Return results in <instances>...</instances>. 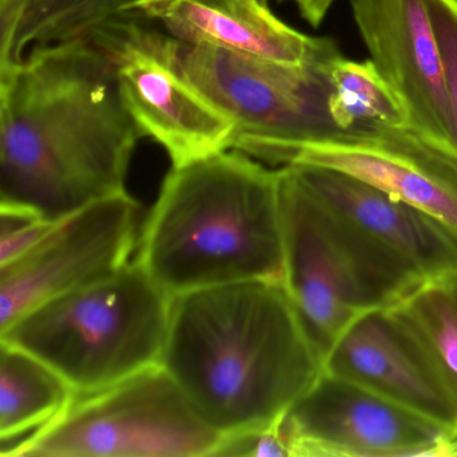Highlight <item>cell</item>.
Returning <instances> with one entry per match:
<instances>
[{
    "label": "cell",
    "instance_id": "cell-22",
    "mask_svg": "<svg viewBox=\"0 0 457 457\" xmlns=\"http://www.w3.org/2000/svg\"><path fill=\"white\" fill-rule=\"evenodd\" d=\"M57 221L34 219L7 234L0 235V267L17 261L33 250L54 228Z\"/></svg>",
    "mask_w": 457,
    "mask_h": 457
},
{
    "label": "cell",
    "instance_id": "cell-19",
    "mask_svg": "<svg viewBox=\"0 0 457 457\" xmlns=\"http://www.w3.org/2000/svg\"><path fill=\"white\" fill-rule=\"evenodd\" d=\"M457 403V291L433 283L389 307Z\"/></svg>",
    "mask_w": 457,
    "mask_h": 457
},
{
    "label": "cell",
    "instance_id": "cell-20",
    "mask_svg": "<svg viewBox=\"0 0 457 457\" xmlns=\"http://www.w3.org/2000/svg\"><path fill=\"white\" fill-rule=\"evenodd\" d=\"M443 62L444 85L457 152V0H425Z\"/></svg>",
    "mask_w": 457,
    "mask_h": 457
},
{
    "label": "cell",
    "instance_id": "cell-4",
    "mask_svg": "<svg viewBox=\"0 0 457 457\" xmlns=\"http://www.w3.org/2000/svg\"><path fill=\"white\" fill-rule=\"evenodd\" d=\"M172 296L137 259L62 294L0 330V341L36 355L77 395L113 386L162 365Z\"/></svg>",
    "mask_w": 457,
    "mask_h": 457
},
{
    "label": "cell",
    "instance_id": "cell-3",
    "mask_svg": "<svg viewBox=\"0 0 457 457\" xmlns=\"http://www.w3.org/2000/svg\"><path fill=\"white\" fill-rule=\"evenodd\" d=\"M136 259L170 296L245 280L283 282L279 170L237 149L173 167L141 228Z\"/></svg>",
    "mask_w": 457,
    "mask_h": 457
},
{
    "label": "cell",
    "instance_id": "cell-16",
    "mask_svg": "<svg viewBox=\"0 0 457 457\" xmlns=\"http://www.w3.org/2000/svg\"><path fill=\"white\" fill-rule=\"evenodd\" d=\"M136 0H0V69L37 46L87 37Z\"/></svg>",
    "mask_w": 457,
    "mask_h": 457
},
{
    "label": "cell",
    "instance_id": "cell-8",
    "mask_svg": "<svg viewBox=\"0 0 457 457\" xmlns=\"http://www.w3.org/2000/svg\"><path fill=\"white\" fill-rule=\"evenodd\" d=\"M87 36L111 58L122 100L138 129L165 149L173 167L232 148L234 120L154 49L141 18L122 12Z\"/></svg>",
    "mask_w": 457,
    "mask_h": 457
},
{
    "label": "cell",
    "instance_id": "cell-2",
    "mask_svg": "<svg viewBox=\"0 0 457 457\" xmlns=\"http://www.w3.org/2000/svg\"><path fill=\"white\" fill-rule=\"evenodd\" d=\"M162 366L223 436L283 421L325 373V360L279 280L172 296Z\"/></svg>",
    "mask_w": 457,
    "mask_h": 457
},
{
    "label": "cell",
    "instance_id": "cell-26",
    "mask_svg": "<svg viewBox=\"0 0 457 457\" xmlns=\"http://www.w3.org/2000/svg\"><path fill=\"white\" fill-rule=\"evenodd\" d=\"M453 285H454V288H456V291H457V282L453 283Z\"/></svg>",
    "mask_w": 457,
    "mask_h": 457
},
{
    "label": "cell",
    "instance_id": "cell-10",
    "mask_svg": "<svg viewBox=\"0 0 457 457\" xmlns=\"http://www.w3.org/2000/svg\"><path fill=\"white\" fill-rule=\"evenodd\" d=\"M291 457H432L448 428L323 373L286 414Z\"/></svg>",
    "mask_w": 457,
    "mask_h": 457
},
{
    "label": "cell",
    "instance_id": "cell-25",
    "mask_svg": "<svg viewBox=\"0 0 457 457\" xmlns=\"http://www.w3.org/2000/svg\"><path fill=\"white\" fill-rule=\"evenodd\" d=\"M259 4H263V6L269 7V0H258Z\"/></svg>",
    "mask_w": 457,
    "mask_h": 457
},
{
    "label": "cell",
    "instance_id": "cell-1",
    "mask_svg": "<svg viewBox=\"0 0 457 457\" xmlns=\"http://www.w3.org/2000/svg\"><path fill=\"white\" fill-rule=\"evenodd\" d=\"M143 137L89 36L34 47L0 69V211L60 220L125 191Z\"/></svg>",
    "mask_w": 457,
    "mask_h": 457
},
{
    "label": "cell",
    "instance_id": "cell-6",
    "mask_svg": "<svg viewBox=\"0 0 457 457\" xmlns=\"http://www.w3.org/2000/svg\"><path fill=\"white\" fill-rule=\"evenodd\" d=\"M291 167L346 251L370 309L457 282V234L443 221L341 170Z\"/></svg>",
    "mask_w": 457,
    "mask_h": 457
},
{
    "label": "cell",
    "instance_id": "cell-24",
    "mask_svg": "<svg viewBox=\"0 0 457 457\" xmlns=\"http://www.w3.org/2000/svg\"><path fill=\"white\" fill-rule=\"evenodd\" d=\"M457 456V425L448 428L441 436L432 457Z\"/></svg>",
    "mask_w": 457,
    "mask_h": 457
},
{
    "label": "cell",
    "instance_id": "cell-12",
    "mask_svg": "<svg viewBox=\"0 0 457 457\" xmlns=\"http://www.w3.org/2000/svg\"><path fill=\"white\" fill-rule=\"evenodd\" d=\"M283 283L325 360L345 328L370 309L346 251L291 165L279 170Z\"/></svg>",
    "mask_w": 457,
    "mask_h": 457
},
{
    "label": "cell",
    "instance_id": "cell-15",
    "mask_svg": "<svg viewBox=\"0 0 457 457\" xmlns=\"http://www.w3.org/2000/svg\"><path fill=\"white\" fill-rule=\"evenodd\" d=\"M124 12L157 23L179 41L278 62H304L320 42L278 20L258 0H136Z\"/></svg>",
    "mask_w": 457,
    "mask_h": 457
},
{
    "label": "cell",
    "instance_id": "cell-21",
    "mask_svg": "<svg viewBox=\"0 0 457 457\" xmlns=\"http://www.w3.org/2000/svg\"><path fill=\"white\" fill-rule=\"evenodd\" d=\"M216 457H279L291 456L290 441L283 421L262 429L224 435L216 448Z\"/></svg>",
    "mask_w": 457,
    "mask_h": 457
},
{
    "label": "cell",
    "instance_id": "cell-5",
    "mask_svg": "<svg viewBox=\"0 0 457 457\" xmlns=\"http://www.w3.org/2000/svg\"><path fill=\"white\" fill-rule=\"evenodd\" d=\"M143 21L154 49L234 120L231 149L259 160L272 149L320 143L345 133L330 113L331 68L342 55L333 39L320 38L304 62L286 63L179 41Z\"/></svg>",
    "mask_w": 457,
    "mask_h": 457
},
{
    "label": "cell",
    "instance_id": "cell-13",
    "mask_svg": "<svg viewBox=\"0 0 457 457\" xmlns=\"http://www.w3.org/2000/svg\"><path fill=\"white\" fill-rule=\"evenodd\" d=\"M352 12L371 62L405 104L414 129L457 154L425 0H352Z\"/></svg>",
    "mask_w": 457,
    "mask_h": 457
},
{
    "label": "cell",
    "instance_id": "cell-11",
    "mask_svg": "<svg viewBox=\"0 0 457 457\" xmlns=\"http://www.w3.org/2000/svg\"><path fill=\"white\" fill-rule=\"evenodd\" d=\"M259 162L341 170L435 216L457 234V154L414 128L345 132L320 143L272 149Z\"/></svg>",
    "mask_w": 457,
    "mask_h": 457
},
{
    "label": "cell",
    "instance_id": "cell-17",
    "mask_svg": "<svg viewBox=\"0 0 457 457\" xmlns=\"http://www.w3.org/2000/svg\"><path fill=\"white\" fill-rule=\"evenodd\" d=\"M77 392L44 361L0 341V441L36 432L60 417Z\"/></svg>",
    "mask_w": 457,
    "mask_h": 457
},
{
    "label": "cell",
    "instance_id": "cell-9",
    "mask_svg": "<svg viewBox=\"0 0 457 457\" xmlns=\"http://www.w3.org/2000/svg\"><path fill=\"white\" fill-rule=\"evenodd\" d=\"M140 204L127 191L57 221L25 255L0 267V330L55 296L79 290L129 263Z\"/></svg>",
    "mask_w": 457,
    "mask_h": 457
},
{
    "label": "cell",
    "instance_id": "cell-7",
    "mask_svg": "<svg viewBox=\"0 0 457 457\" xmlns=\"http://www.w3.org/2000/svg\"><path fill=\"white\" fill-rule=\"evenodd\" d=\"M223 435L162 365L76 400L2 457H208Z\"/></svg>",
    "mask_w": 457,
    "mask_h": 457
},
{
    "label": "cell",
    "instance_id": "cell-18",
    "mask_svg": "<svg viewBox=\"0 0 457 457\" xmlns=\"http://www.w3.org/2000/svg\"><path fill=\"white\" fill-rule=\"evenodd\" d=\"M330 113L342 132L413 128L405 104L370 60L355 62L341 55L333 63Z\"/></svg>",
    "mask_w": 457,
    "mask_h": 457
},
{
    "label": "cell",
    "instance_id": "cell-23",
    "mask_svg": "<svg viewBox=\"0 0 457 457\" xmlns=\"http://www.w3.org/2000/svg\"><path fill=\"white\" fill-rule=\"evenodd\" d=\"M291 2L298 7L302 18L312 28H320L334 4V0H291Z\"/></svg>",
    "mask_w": 457,
    "mask_h": 457
},
{
    "label": "cell",
    "instance_id": "cell-14",
    "mask_svg": "<svg viewBox=\"0 0 457 457\" xmlns=\"http://www.w3.org/2000/svg\"><path fill=\"white\" fill-rule=\"evenodd\" d=\"M325 373L370 390L441 427L457 425V403L389 309L361 312L325 358Z\"/></svg>",
    "mask_w": 457,
    "mask_h": 457
}]
</instances>
